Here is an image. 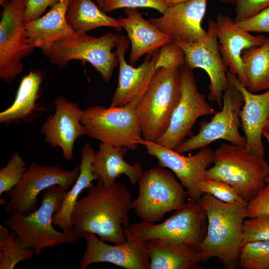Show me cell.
I'll use <instances>...</instances> for the list:
<instances>
[{"label":"cell","mask_w":269,"mask_h":269,"mask_svg":"<svg viewBox=\"0 0 269 269\" xmlns=\"http://www.w3.org/2000/svg\"><path fill=\"white\" fill-rule=\"evenodd\" d=\"M88 190L87 195L76 202L71 215L77 237L79 239L92 233L106 242L116 245L126 243L124 228L131 225L129 212L133 209L128 189L121 182L110 188L98 182Z\"/></svg>","instance_id":"1"},{"label":"cell","mask_w":269,"mask_h":269,"mask_svg":"<svg viewBox=\"0 0 269 269\" xmlns=\"http://www.w3.org/2000/svg\"><path fill=\"white\" fill-rule=\"evenodd\" d=\"M198 202L207 220L206 235L196 248L202 261L215 257L226 268L236 269L243 245L247 202L226 203L203 193Z\"/></svg>","instance_id":"2"},{"label":"cell","mask_w":269,"mask_h":269,"mask_svg":"<svg viewBox=\"0 0 269 269\" xmlns=\"http://www.w3.org/2000/svg\"><path fill=\"white\" fill-rule=\"evenodd\" d=\"M68 190L59 185L51 186L42 192L40 206L34 212L28 215L12 214L4 219L5 226L24 246L33 250L36 256L45 248L75 243L79 240L73 228L60 232L52 225L53 215L60 209Z\"/></svg>","instance_id":"3"},{"label":"cell","mask_w":269,"mask_h":269,"mask_svg":"<svg viewBox=\"0 0 269 269\" xmlns=\"http://www.w3.org/2000/svg\"><path fill=\"white\" fill-rule=\"evenodd\" d=\"M212 163L206 178L228 184L247 202L267 183L269 164L245 147L222 143L213 150Z\"/></svg>","instance_id":"4"},{"label":"cell","mask_w":269,"mask_h":269,"mask_svg":"<svg viewBox=\"0 0 269 269\" xmlns=\"http://www.w3.org/2000/svg\"><path fill=\"white\" fill-rule=\"evenodd\" d=\"M162 66L155 69L136 110L142 139L155 142L167 130L181 95L180 69Z\"/></svg>","instance_id":"5"},{"label":"cell","mask_w":269,"mask_h":269,"mask_svg":"<svg viewBox=\"0 0 269 269\" xmlns=\"http://www.w3.org/2000/svg\"><path fill=\"white\" fill-rule=\"evenodd\" d=\"M133 209L142 221L155 223L186 203L187 192L170 170L157 165L143 171Z\"/></svg>","instance_id":"6"},{"label":"cell","mask_w":269,"mask_h":269,"mask_svg":"<svg viewBox=\"0 0 269 269\" xmlns=\"http://www.w3.org/2000/svg\"><path fill=\"white\" fill-rule=\"evenodd\" d=\"M130 103L121 107H89L81 120L86 134L101 143L134 150L142 139L136 108Z\"/></svg>","instance_id":"7"},{"label":"cell","mask_w":269,"mask_h":269,"mask_svg":"<svg viewBox=\"0 0 269 269\" xmlns=\"http://www.w3.org/2000/svg\"><path fill=\"white\" fill-rule=\"evenodd\" d=\"M207 226L205 210L198 202L188 200L161 223L142 221L124 230L127 240L166 239L197 248L206 235Z\"/></svg>","instance_id":"8"},{"label":"cell","mask_w":269,"mask_h":269,"mask_svg":"<svg viewBox=\"0 0 269 269\" xmlns=\"http://www.w3.org/2000/svg\"><path fill=\"white\" fill-rule=\"evenodd\" d=\"M121 36L109 32L99 37L87 34L77 38L56 42L46 56L53 65L65 67L72 60L83 64L90 63L100 74L105 82H109L115 68L119 65L115 52Z\"/></svg>","instance_id":"9"},{"label":"cell","mask_w":269,"mask_h":269,"mask_svg":"<svg viewBox=\"0 0 269 269\" xmlns=\"http://www.w3.org/2000/svg\"><path fill=\"white\" fill-rule=\"evenodd\" d=\"M80 165L70 170L59 166H46L32 162L20 182L5 193L8 199L5 205L6 212L11 215H28L38 207V196L47 188L55 185L68 189L77 180Z\"/></svg>","instance_id":"10"},{"label":"cell","mask_w":269,"mask_h":269,"mask_svg":"<svg viewBox=\"0 0 269 269\" xmlns=\"http://www.w3.org/2000/svg\"><path fill=\"white\" fill-rule=\"evenodd\" d=\"M243 104L244 99L241 92L229 83L223 94L221 110L214 114L210 122H201L198 133L185 139L174 150L182 154L207 147L220 139L245 147V137L239 132L241 127L240 113Z\"/></svg>","instance_id":"11"},{"label":"cell","mask_w":269,"mask_h":269,"mask_svg":"<svg viewBox=\"0 0 269 269\" xmlns=\"http://www.w3.org/2000/svg\"><path fill=\"white\" fill-rule=\"evenodd\" d=\"M1 5L0 78L9 83L22 72V59L31 54L34 48L29 43L23 26L24 0H6Z\"/></svg>","instance_id":"12"},{"label":"cell","mask_w":269,"mask_h":269,"mask_svg":"<svg viewBox=\"0 0 269 269\" xmlns=\"http://www.w3.org/2000/svg\"><path fill=\"white\" fill-rule=\"evenodd\" d=\"M192 70L185 64L180 68V99L172 112L167 130L155 141L172 149L179 146L190 135L199 117L216 112L198 90Z\"/></svg>","instance_id":"13"},{"label":"cell","mask_w":269,"mask_h":269,"mask_svg":"<svg viewBox=\"0 0 269 269\" xmlns=\"http://www.w3.org/2000/svg\"><path fill=\"white\" fill-rule=\"evenodd\" d=\"M173 44L183 52L185 64L192 70L200 68L207 73L210 80L208 99L216 103L221 109L224 92L229 85L227 77L229 69L219 50L216 21L209 19L206 35L200 41Z\"/></svg>","instance_id":"14"},{"label":"cell","mask_w":269,"mask_h":269,"mask_svg":"<svg viewBox=\"0 0 269 269\" xmlns=\"http://www.w3.org/2000/svg\"><path fill=\"white\" fill-rule=\"evenodd\" d=\"M147 153L158 160L157 165L171 170L185 189L188 200L198 202L203 194L200 184L206 178L207 171L212 163L213 150L205 147L194 155L184 156L174 149L143 139Z\"/></svg>","instance_id":"15"},{"label":"cell","mask_w":269,"mask_h":269,"mask_svg":"<svg viewBox=\"0 0 269 269\" xmlns=\"http://www.w3.org/2000/svg\"><path fill=\"white\" fill-rule=\"evenodd\" d=\"M208 0H188L169 6L162 16L148 20L170 39V43L200 41L207 31L201 25Z\"/></svg>","instance_id":"16"},{"label":"cell","mask_w":269,"mask_h":269,"mask_svg":"<svg viewBox=\"0 0 269 269\" xmlns=\"http://www.w3.org/2000/svg\"><path fill=\"white\" fill-rule=\"evenodd\" d=\"M130 41L121 38L116 47V54L119 65L118 86L112 97L110 106L121 107L130 103L139 104L148 87L155 72V63L159 49L148 53L138 67L129 64L125 55Z\"/></svg>","instance_id":"17"},{"label":"cell","mask_w":269,"mask_h":269,"mask_svg":"<svg viewBox=\"0 0 269 269\" xmlns=\"http://www.w3.org/2000/svg\"><path fill=\"white\" fill-rule=\"evenodd\" d=\"M54 104L55 111L48 116L40 132L44 135L45 141L53 148H61L64 159L70 161L73 157L75 141L86 134L81 123L84 110L62 95H59L54 100Z\"/></svg>","instance_id":"18"},{"label":"cell","mask_w":269,"mask_h":269,"mask_svg":"<svg viewBox=\"0 0 269 269\" xmlns=\"http://www.w3.org/2000/svg\"><path fill=\"white\" fill-rule=\"evenodd\" d=\"M85 252L80 261V269L93 263H109L126 269H149L150 258L145 242L127 240L122 244L109 245L92 233H87Z\"/></svg>","instance_id":"19"},{"label":"cell","mask_w":269,"mask_h":269,"mask_svg":"<svg viewBox=\"0 0 269 269\" xmlns=\"http://www.w3.org/2000/svg\"><path fill=\"white\" fill-rule=\"evenodd\" d=\"M229 83L241 93L244 104L240 113L241 127L246 138V149L264 158L263 132L269 119V89L261 94L249 91L236 75L227 72Z\"/></svg>","instance_id":"20"},{"label":"cell","mask_w":269,"mask_h":269,"mask_svg":"<svg viewBox=\"0 0 269 269\" xmlns=\"http://www.w3.org/2000/svg\"><path fill=\"white\" fill-rule=\"evenodd\" d=\"M217 35L222 57L229 71L244 84L242 54L244 50L261 45L266 37L255 35L241 28L228 15L218 13L216 19Z\"/></svg>","instance_id":"21"},{"label":"cell","mask_w":269,"mask_h":269,"mask_svg":"<svg viewBox=\"0 0 269 269\" xmlns=\"http://www.w3.org/2000/svg\"><path fill=\"white\" fill-rule=\"evenodd\" d=\"M68 1L60 0L45 14L23 23L29 43L34 48H40L46 56L56 42L85 35L75 33L66 21L65 14Z\"/></svg>","instance_id":"22"},{"label":"cell","mask_w":269,"mask_h":269,"mask_svg":"<svg viewBox=\"0 0 269 269\" xmlns=\"http://www.w3.org/2000/svg\"><path fill=\"white\" fill-rule=\"evenodd\" d=\"M128 149L124 146H116L101 143L95 152L92 162L93 172L96 180L106 188L113 186L117 178L122 174L128 177L131 183H137L142 172L139 162L130 164L124 158Z\"/></svg>","instance_id":"23"},{"label":"cell","mask_w":269,"mask_h":269,"mask_svg":"<svg viewBox=\"0 0 269 269\" xmlns=\"http://www.w3.org/2000/svg\"><path fill=\"white\" fill-rule=\"evenodd\" d=\"M126 17L119 16L123 28L127 32L131 43L129 61L134 64L143 55L152 53L170 43V39L145 20L134 8H126Z\"/></svg>","instance_id":"24"},{"label":"cell","mask_w":269,"mask_h":269,"mask_svg":"<svg viewBox=\"0 0 269 269\" xmlns=\"http://www.w3.org/2000/svg\"><path fill=\"white\" fill-rule=\"evenodd\" d=\"M43 74L32 70L21 79L12 105L0 113V123L29 122L43 111L39 104Z\"/></svg>","instance_id":"25"},{"label":"cell","mask_w":269,"mask_h":269,"mask_svg":"<svg viewBox=\"0 0 269 269\" xmlns=\"http://www.w3.org/2000/svg\"><path fill=\"white\" fill-rule=\"evenodd\" d=\"M145 242L150 258L149 269H197L203 262L196 248L170 240Z\"/></svg>","instance_id":"26"},{"label":"cell","mask_w":269,"mask_h":269,"mask_svg":"<svg viewBox=\"0 0 269 269\" xmlns=\"http://www.w3.org/2000/svg\"><path fill=\"white\" fill-rule=\"evenodd\" d=\"M95 151L89 143H86L81 151L79 175L73 186L67 191L60 209L53 215V224L62 230L72 229L71 215L74 206L82 192L88 188L96 180L92 169Z\"/></svg>","instance_id":"27"},{"label":"cell","mask_w":269,"mask_h":269,"mask_svg":"<svg viewBox=\"0 0 269 269\" xmlns=\"http://www.w3.org/2000/svg\"><path fill=\"white\" fill-rule=\"evenodd\" d=\"M65 17L68 25L78 34H85L101 26L113 27L118 31L123 28L118 18L108 15L92 0H69Z\"/></svg>","instance_id":"28"},{"label":"cell","mask_w":269,"mask_h":269,"mask_svg":"<svg viewBox=\"0 0 269 269\" xmlns=\"http://www.w3.org/2000/svg\"><path fill=\"white\" fill-rule=\"evenodd\" d=\"M244 85L252 93L269 89V37L242 54Z\"/></svg>","instance_id":"29"},{"label":"cell","mask_w":269,"mask_h":269,"mask_svg":"<svg viewBox=\"0 0 269 269\" xmlns=\"http://www.w3.org/2000/svg\"><path fill=\"white\" fill-rule=\"evenodd\" d=\"M9 229L0 225V269H12L19 263L30 260L35 255L32 249L24 246Z\"/></svg>","instance_id":"30"},{"label":"cell","mask_w":269,"mask_h":269,"mask_svg":"<svg viewBox=\"0 0 269 269\" xmlns=\"http://www.w3.org/2000/svg\"><path fill=\"white\" fill-rule=\"evenodd\" d=\"M238 267L245 269H269V241L244 244L240 251Z\"/></svg>","instance_id":"31"},{"label":"cell","mask_w":269,"mask_h":269,"mask_svg":"<svg viewBox=\"0 0 269 269\" xmlns=\"http://www.w3.org/2000/svg\"><path fill=\"white\" fill-rule=\"evenodd\" d=\"M26 162L18 152L14 153L6 165L0 169V195L14 188L27 170Z\"/></svg>","instance_id":"32"},{"label":"cell","mask_w":269,"mask_h":269,"mask_svg":"<svg viewBox=\"0 0 269 269\" xmlns=\"http://www.w3.org/2000/svg\"><path fill=\"white\" fill-rule=\"evenodd\" d=\"M243 230V245L253 241H269V216L247 218Z\"/></svg>","instance_id":"33"},{"label":"cell","mask_w":269,"mask_h":269,"mask_svg":"<svg viewBox=\"0 0 269 269\" xmlns=\"http://www.w3.org/2000/svg\"><path fill=\"white\" fill-rule=\"evenodd\" d=\"M200 189L203 193L210 194L224 202L245 201L233 187L221 181L205 178L201 182Z\"/></svg>","instance_id":"34"},{"label":"cell","mask_w":269,"mask_h":269,"mask_svg":"<svg viewBox=\"0 0 269 269\" xmlns=\"http://www.w3.org/2000/svg\"><path fill=\"white\" fill-rule=\"evenodd\" d=\"M168 7L165 0H104L101 9L108 13L120 8L147 7L162 14Z\"/></svg>","instance_id":"35"},{"label":"cell","mask_w":269,"mask_h":269,"mask_svg":"<svg viewBox=\"0 0 269 269\" xmlns=\"http://www.w3.org/2000/svg\"><path fill=\"white\" fill-rule=\"evenodd\" d=\"M235 22L250 18L267 7L269 0H236Z\"/></svg>","instance_id":"36"},{"label":"cell","mask_w":269,"mask_h":269,"mask_svg":"<svg viewBox=\"0 0 269 269\" xmlns=\"http://www.w3.org/2000/svg\"><path fill=\"white\" fill-rule=\"evenodd\" d=\"M261 215L269 216V183H267L251 200L247 202V218Z\"/></svg>","instance_id":"37"},{"label":"cell","mask_w":269,"mask_h":269,"mask_svg":"<svg viewBox=\"0 0 269 269\" xmlns=\"http://www.w3.org/2000/svg\"><path fill=\"white\" fill-rule=\"evenodd\" d=\"M236 23L250 32L269 33V6L250 18Z\"/></svg>","instance_id":"38"},{"label":"cell","mask_w":269,"mask_h":269,"mask_svg":"<svg viewBox=\"0 0 269 269\" xmlns=\"http://www.w3.org/2000/svg\"><path fill=\"white\" fill-rule=\"evenodd\" d=\"M60 0H24L25 10L23 22L31 21L40 17L48 7H51Z\"/></svg>","instance_id":"39"},{"label":"cell","mask_w":269,"mask_h":269,"mask_svg":"<svg viewBox=\"0 0 269 269\" xmlns=\"http://www.w3.org/2000/svg\"><path fill=\"white\" fill-rule=\"evenodd\" d=\"M169 6H172L188 0H165Z\"/></svg>","instance_id":"40"},{"label":"cell","mask_w":269,"mask_h":269,"mask_svg":"<svg viewBox=\"0 0 269 269\" xmlns=\"http://www.w3.org/2000/svg\"><path fill=\"white\" fill-rule=\"evenodd\" d=\"M263 135L266 139L268 142L269 143V134L264 131L263 132ZM267 183H269V175L267 179Z\"/></svg>","instance_id":"41"},{"label":"cell","mask_w":269,"mask_h":269,"mask_svg":"<svg viewBox=\"0 0 269 269\" xmlns=\"http://www.w3.org/2000/svg\"><path fill=\"white\" fill-rule=\"evenodd\" d=\"M220 1L227 3H235L236 0H219Z\"/></svg>","instance_id":"42"},{"label":"cell","mask_w":269,"mask_h":269,"mask_svg":"<svg viewBox=\"0 0 269 269\" xmlns=\"http://www.w3.org/2000/svg\"><path fill=\"white\" fill-rule=\"evenodd\" d=\"M264 131L269 134V119L265 126Z\"/></svg>","instance_id":"43"},{"label":"cell","mask_w":269,"mask_h":269,"mask_svg":"<svg viewBox=\"0 0 269 269\" xmlns=\"http://www.w3.org/2000/svg\"><path fill=\"white\" fill-rule=\"evenodd\" d=\"M97 0V2L98 3L99 6L101 8L103 4L104 0Z\"/></svg>","instance_id":"44"},{"label":"cell","mask_w":269,"mask_h":269,"mask_svg":"<svg viewBox=\"0 0 269 269\" xmlns=\"http://www.w3.org/2000/svg\"><path fill=\"white\" fill-rule=\"evenodd\" d=\"M6 0H0V5L4 2Z\"/></svg>","instance_id":"45"}]
</instances>
